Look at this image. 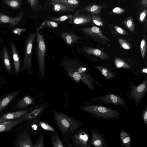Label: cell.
I'll return each mask as SVG.
<instances>
[{
	"label": "cell",
	"instance_id": "cell-13",
	"mask_svg": "<svg viewBox=\"0 0 147 147\" xmlns=\"http://www.w3.org/2000/svg\"><path fill=\"white\" fill-rule=\"evenodd\" d=\"M92 139L90 145L94 147H107L105 140V135L95 129H91Z\"/></svg>",
	"mask_w": 147,
	"mask_h": 147
},
{
	"label": "cell",
	"instance_id": "cell-23",
	"mask_svg": "<svg viewBox=\"0 0 147 147\" xmlns=\"http://www.w3.org/2000/svg\"><path fill=\"white\" fill-rule=\"evenodd\" d=\"M121 145L125 147H130L132 144L131 139L128 134L123 130H121L119 134Z\"/></svg>",
	"mask_w": 147,
	"mask_h": 147
},
{
	"label": "cell",
	"instance_id": "cell-8",
	"mask_svg": "<svg viewBox=\"0 0 147 147\" xmlns=\"http://www.w3.org/2000/svg\"><path fill=\"white\" fill-rule=\"evenodd\" d=\"M9 51L5 45L0 50V59L3 68L7 73L11 75L14 74V67L12 65Z\"/></svg>",
	"mask_w": 147,
	"mask_h": 147
},
{
	"label": "cell",
	"instance_id": "cell-16",
	"mask_svg": "<svg viewBox=\"0 0 147 147\" xmlns=\"http://www.w3.org/2000/svg\"><path fill=\"white\" fill-rule=\"evenodd\" d=\"M34 145L31 138L26 132L20 136L17 143V146L18 147H32Z\"/></svg>",
	"mask_w": 147,
	"mask_h": 147
},
{
	"label": "cell",
	"instance_id": "cell-3",
	"mask_svg": "<svg viewBox=\"0 0 147 147\" xmlns=\"http://www.w3.org/2000/svg\"><path fill=\"white\" fill-rule=\"evenodd\" d=\"M79 108L90 115L109 121L120 118L121 114L118 110L100 104L85 102Z\"/></svg>",
	"mask_w": 147,
	"mask_h": 147
},
{
	"label": "cell",
	"instance_id": "cell-22",
	"mask_svg": "<svg viewBox=\"0 0 147 147\" xmlns=\"http://www.w3.org/2000/svg\"><path fill=\"white\" fill-rule=\"evenodd\" d=\"M30 110V109H26L14 112L8 113L1 116L0 118L5 120L15 119L25 115Z\"/></svg>",
	"mask_w": 147,
	"mask_h": 147
},
{
	"label": "cell",
	"instance_id": "cell-14",
	"mask_svg": "<svg viewBox=\"0 0 147 147\" xmlns=\"http://www.w3.org/2000/svg\"><path fill=\"white\" fill-rule=\"evenodd\" d=\"M23 16L22 12H20L16 17L12 18L0 12V23L8 24L11 26L14 27L16 26L20 22Z\"/></svg>",
	"mask_w": 147,
	"mask_h": 147
},
{
	"label": "cell",
	"instance_id": "cell-7",
	"mask_svg": "<svg viewBox=\"0 0 147 147\" xmlns=\"http://www.w3.org/2000/svg\"><path fill=\"white\" fill-rule=\"evenodd\" d=\"M130 91L126 92L128 98L134 100L135 106H137L141 103L147 92V80H145L142 83L136 86L132 83L130 86Z\"/></svg>",
	"mask_w": 147,
	"mask_h": 147
},
{
	"label": "cell",
	"instance_id": "cell-33",
	"mask_svg": "<svg viewBox=\"0 0 147 147\" xmlns=\"http://www.w3.org/2000/svg\"><path fill=\"white\" fill-rule=\"evenodd\" d=\"M39 125L41 129L45 130L52 132L55 131L54 128L45 122L39 121Z\"/></svg>",
	"mask_w": 147,
	"mask_h": 147
},
{
	"label": "cell",
	"instance_id": "cell-18",
	"mask_svg": "<svg viewBox=\"0 0 147 147\" xmlns=\"http://www.w3.org/2000/svg\"><path fill=\"white\" fill-rule=\"evenodd\" d=\"M83 50L87 54L99 57L102 59H107L109 58L106 53L98 49L88 47L83 48Z\"/></svg>",
	"mask_w": 147,
	"mask_h": 147
},
{
	"label": "cell",
	"instance_id": "cell-48",
	"mask_svg": "<svg viewBox=\"0 0 147 147\" xmlns=\"http://www.w3.org/2000/svg\"><path fill=\"white\" fill-rule=\"evenodd\" d=\"M1 62L0 59V74L1 73Z\"/></svg>",
	"mask_w": 147,
	"mask_h": 147
},
{
	"label": "cell",
	"instance_id": "cell-28",
	"mask_svg": "<svg viewBox=\"0 0 147 147\" xmlns=\"http://www.w3.org/2000/svg\"><path fill=\"white\" fill-rule=\"evenodd\" d=\"M7 5L14 9L19 8L21 5L22 0H3Z\"/></svg>",
	"mask_w": 147,
	"mask_h": 147
},
{
	"label": "cell",
	"instance_id": "cell-49",
	"mask_svg": "<svg viewBox=\"0 0 147 147\" xmlns=\"http://www.w3.org/2000/svg\"><path fill=\"white\" fill-rule=\"evenodd\" d=\"M5 121V120L0 118V123L3 122Z\"/></svg>",
	"mask_w": 147,
	"mask_h": 147
},
{
	"label": "cell",
	"instance_id": "cell-47",
	"mask_svg": "<svg viewBox=\"0 0 147 147\" xmlns=\"http://www.w3.org/2000/svg\"><path fill=\"white\" fill-rule=\"evenodd\" d=\"M142 71L143 73H147V69L146 68H144L142 70Z\"/></svg>",
	"mask_w": 147,
	"mask_h": 147
},
{
	"label": "cell",
	"instance_id": "cell-44",
	"mask_svg": "<svg viewBox=\"0 0 147 147\" xmlns=\"http://www.w3.org/2000/svg\"><path fill=\"white\" fill-rule=\"evenodd\" d=\"M23 30V29H21L20 28H17L13 30V32L14 34H18L21 32Z\"/></svg>",
	"mask_w": 147,
	"mask_h": 147
},
{
	"label": "cell",
	"instance_id": "cell-17",
	"mask_svg": "<svg viewBox=\"0 0 147 147\" xmlns=\"http://www.w3.org/2000/svg\"><path fill=\"white\" fill-rule=\"evenodd\" d=\"M53 7V10L56 12L61 13H65L69 12H74L76 7L64 4L50 2Z\"/></svg>",
	"mask_w": 147,
	"mask_h": 147
},
{
	"label": "cell",
	"instance_id": "cell-11",
	"mask_svg": "<svg viewBox=\"0 0 147 147\" xmlns=\"http://www.w3.org/2000/svg\"><path fill=\"white\" fill-rule=\"evenodd\" d=\"M9 45L11 51L14 74L17 77H18L21 71L22 61L21 60L18 50L15 43L10 40L9 42Z\"/></svg>",
	"mask_w": 147,
	"mask_h": 147
},
{
	"label": "cell",
	"instance_id": "cell-5",
	"mask_svg": "<svg viewBox=\"0 0 147 147\" xmlns=\"http://www.w3.org/2000/svg\"><path fill=\"white\" fill-rule=\"evenodd\" d=\"M85 102L99 104H112L115 106L120 105L126 110H129V107L124 98L117 94L109 92L102 96H98L91 97L88 99Z\"/></svg>",
	"mask_w": 147,
	"mask_h": 147
},
{
	"label": "cell",
	"instance_id": "cell-20",
	"mask_svg": "<svg viewBox=\"0 0 147 147\" xmlns=\"http://www.w3.org/2000/svg\"><path fill=\"white\" fill-rule=\"evenodd\" d=\"M38 96L31 97L28 96H25L21 98L16 105V107L18 109H24L34 103L36 99Z\"/></svg>",
	"mask_w": 147,
	"mask_h": 147
},
{
	"label": "cell",
	"instance_id": "cell-35",
	"mask_svg": "<svg viewBox=\"0 0 147 147\" xmlns=\"http://www.w3.org/2000/svg\"><path fill=\"white\" fill-rule=\"evenodd\" d=\"M118 41L122 47L126 50H129L131 49L130 45L125 40L121 38H119Z\"/></svg>",
	"mask_w": 147,
	"mask_h": 147
},
{
	"label": "cell",
	"instance_id": "cell-27",
	"mask_svg": "<svg viewBox=\"0 0 147 147\" xmlns=\"http://www.w3.org/2000/svg\"><path fill=\"white\" fill-rule=\"evenodd\" d=\"M125 27L131 32H134L135 27L134 20L131 16L127 17L122 21Z\"/></svg>",
	"mask_w": 147,
	"mask_h": 147
},
{
	"label": "cell",
	"instance_id": "cell-6",
	"mask_svg": "<svg viewBox=\"0 0 147 147\" xmlns=\"http://www.w3.org/2000/svg\"><path fill=\"white\" fill-rule=\"evenodd\" d=\"M44 22L36 32L37 46V57L39 67V74L40 77L44 78L45 76V55L46 47L43 36L39 32V30L44 25Z\"/></svg>",
	"mask_w": 147,
	"mask_h": 147
},
{
	"label": "cell",
	"instance_id": "cell-39",
	"mask_svg": "<svg viewBox=\"0 0 147 147\" xmlns=\"http://www.w3.org/2000/svg\"><path fill=\"white\" fill-rule=\"evenodd\" d=\"M46 18L45 20V24L44 25L50 28H57L58 26L59 23L58 22L51 21L49 20H46Z\"/></svg>",
	"mask_w": 147,
	"mask_h": 147
},
{
	"label": "cell",
	"instance_id": "cell-51",
	"mask_svg": "<svg viewBox=\"0 0 147 147\" xmlns=\"http://www.w3.org/2000/svg\"><path fill=\"white\" fill-rule=\"evenodd\" d=\"M2 122H0V124L1 123H2Z\"/></svg>",
	"mask_w": 147,
	"mask_h": 147
},
{
	"label": "cell",
	"instance_id": "cell-41",
	"mask_svg": "<svg viewBox=\"0 0 147 147\" xmlns=\"http://www.w3.org/2000/svg\"><path fill=\"white\" fill-rule=\"evenodd\" d=\"M112 13L115 14H120L125 12L123 9L119 7H116L113 8L112 10Z\"/></svg>",
	"mask_w": 147,
	"mask_h": 147
},
{
	"label": "cell",
	"instance_id": "cell-29",
	"mask_svg": "<svg viewBox=\"0 0 147 147\" xmlns=\"http://www.w3.org/2000/svg\"><path fill=\"white\" fill-rule=\"evenodd\" d=\"M91 16L92 23L99 26H103V19L101 16L96 14H92Z\"/></svg>",
	"mask_w": 147,
	"mask_h": 147
},
{
	"label": "cell",
	"instance_id": "cell-12",
	"mask_svg": "<svg viewBox=\"0 0 147 147\" xmlns=\"http://www.w3.org/2000/svg\"><path fill=\"white\" fill-rule=\"evenodd\" d=\"M80 29L85 34L90 37L105 41H110L102 32L101 30L97 26L82 28Z\"/></svg>",
	"mask_w": 147,
	"mask_h": 147
},
{
	"label": "cell",
	"instance_id": "cell-31",
	"mask_svg": "<svg viewBox=\"0 0 147 147\" xmlns=\"http://www.w3.org/2000/svg\"><path fill=\"white\" fill-rule=\"evenodd\" d=\"M115 64L118 68H124L130 69L129 65L123 60L118 58H116L115 60Z\"/></svg>",
	"mask_w": 147,
	"mask_h": 147
},
{
	"label": "cell",
	"instance_id": "cell-37",
	"mask_svg": "<svg viewBox=\"0 0 147 147\" xmlns=\"http://www.w3.org/2000/svg\"><path fill=\"white\" fill-rule=\"evenodd\" d=\"M141 117L144 125L147 126V105L143 109L141 112Z\"/></svg>",
	"mask_w": 147,
	"mask_h": 147
},
{
	"label": "cell",
	"instance_id": "cell-25",
	"mask_svg": "<svg viewBox=\"0 0 147 147\" xmlns=\"http://www.w3.org/2000/svg\"><path fill=\"white\" fill-rule=\"evenodd\" d=\"M51 139L54 147H64V146L59 135L56 132H50Z\"/></svg>",
	"mask_w": 147,
	"mask_h": 147
},
{
	"label": "cell",
	"instance_id": "cell-32",
	"mask_svg": "<svg viewBox=\"0 0 147 147\" xmlns=\"http://www.w3.org/2000/svg\"><path fill=\"white\" fill-rule=\"evenodd\" d=\"M146 36L145 34L143 35V38L142 39L140 44V49L141 55L142 58L144 59L145 56L146 43Z\"/></svg>",
	"mask_w": 147,
	"mask_h": 147
},
{
	"label": "cell",
	"instance_id": "cell-46",
	"mask_svg": "<svg viewBox=\"0 0 147 147\" xmlns=\"http://www.w3.org/2000/svg\"><path fill=\"white\" fill-rule=\"evenodd\" d=\"M3 43V38L0 37V46L2 45Z\"/></svg>",
	"mask_w": 147,
	"mask_h": 147
},
{
	"label": "cell",
	"instance_id": "cell-45",
	"mask_svg": "<svg viewBox=\"0 0 147 147\" xmlns=\"http://www.w3.org/2000/svg\"><path fill=\"white\" fill-rule=\"evenodd\" d=\"M142 5L144 9H146L147 7V0H142Z\"/></svg>",
	"mask_w": 147,
	"mask_h": 147
},
{
	"label": "cell",
	"instance_id": "cell-30",
	"mask_svg": "<svg viewBox=\"0 0 147 147\" xmlns=\"http://www.w3.org/2000/svg\"><path fill=\"white\" fill-rule=\"evenodd\" d=\"M96 68L101 71L102 74L107 80L115 77L113 74L106 68L100 66H97L96 67Z\"/></svg>",
	"mask_w": 147,
	"mask_h": 147
},
{
	"label": "cell",
	"instance_id": "cell-40",
	"mask_svg": "<svg viewBox=\"0 0 147 147\" xmlns=\"http://www.w3.org/2000/svg\"><path fill=\"white\" fill-rule=\"evenodd\" d=\"M113 28L115 31L119 34L123 35H127L128 34L126 31L119 26L115 25L114 26Z\"/></svg>",
	"mask_w": 147,
	"mask_h": 147
},
{
	"label": "cell",
	"instance_id": "cell-10",
	"mask_svg": "<svg viewBox=\"0 0 147 147\" xmlns=\"http://www.w3.org/2000/svg\"><path fill=\"white\" fill-rule=\"evenodd\" d=\"M72 17L68 20V22L74 25H81L92 23L91 15L85 14L78 10L74 11Z\"/></svg>",
	"mask_w": 147,
	"mask_h": 147
},
{
	"label": "cell",
	"instance_id": "cell-36",
	"mask_svg": "<svg viewBox=\"0 0 147 147\" xmlns=\"http://www.w3.org/2000/svg\"><path fill=\"white\" fill-rule=\"evenodd\" d=\"M33 10L36 11L40 5L39 0H27Z\"/></svg>",
	"mask_w": 147,
	"mask_h": 147
},
{
	"label": "cell",
	"instance_id": "cell-42",
	"mask_svg": "<svg viewBox=\"0 0 147 147\" xmlns=\"http://www.w3.org/2000/svg\"><path fill=\"white\" fill-rule=\"evenodd\" d=\"M146 9H145L140 13L139 16V20L140 22H142L144 21L146 19Z\"/></svg>",
	"mask_w": 147,
	"mask_h": 147
},
{
	"label": "cell",
	"instance_id": "cell-24",
	"mask_svg": "<svg viewBox=\"0 0 147 147\" xmlns=\"http://www.w3.org/2000/svg\"><path fill=\"white\" fill-rule=\"evenodd\" d=\"M104 6L98 4H91L87 5L83 7V9L84 11L92 14H99L101 9Z\"/></svg>",
	"mask_w": 147,
	"mask_h": 147
},
{
	"label": "cell",
	"instance_id": "cell-4",
	"mask_svg": "<svg viewBox=\"0 0 147 147\" xmlns=\"http://www.w3.org/2000/svg\"><path fill=\"white\" fill-rule=\"evenodd\" d=\"M36 32L29 35L24 42V54L22 61L21 71H26L28 74H33L32 63V52L34 42L36 36Z\"/></svg>",
	"mask_w": 147,
	"mask_h": 147
},
{
	"label": "cell",
	"instance_id": "cell-15",
	"mask_svg": "<svg viewBox=\"0 0 147 147\" xmlns=\"http://www.w3.org/2000/svg\"><path fill=\"white\" fill-rule=\"evenodd\" d=\"M20 92V90L13 91L0 99V112L15 98Z\"/></svg>",
	"mask_w": 147,
	"mask_h": 147
},
{
	"label": "cell",
	"instance_id": "cell-9",
	"mask_svg": "<svg viewBox=\"0 0 147 147\" xmlns=\"http://www.w3.org/2000/svg\"><path fill=\"white\" fill-rule=\"evenodd\" d=\"M74 144L76 146L90 147L89 136L86 128L78 130L72 136Z\"/></svg>",
	"mask_w": 147,
	"mask_h": 147
},
{
	"label": "cell",
	"instance_id": "cell-1",
	"mask_svg": "<svg viewBox=\"0 0 147 147\" xmlns=\"http://www.w3.org/2000/svg\"><path fill=\"white\" fill-rule=\"evenodd\" d=\"M62 65L66 74L75 82L78 83L81 80L90 90L95 89L91 78L86 72V68L81 66L78 61L66 59L62 61Z\"/></svg>",
	"mask_w": 147,
	"mask_h": 147
},
{
	"label": "cell",
	"instance_id": "cell-50",
	"mask_svg": "<svg viewBox=\"0 0 147 147\" xmlns=\"http://www.w3.org/2000/svg\"><path fill=\"white\" fill-rule=\"evenodd\" d=\"M122 0L123 1H125L124 0Z\"/></svg>",
	"mask_w": 147,
	"mask_h": 147
},
{
	"label": "cell",
	"instance_id": "cell-43",
	"mask_svg": "<svg viewBox=\"0 0 147 147\" xmlns=\"http://www.w3.org/2000/svg\"><path fill=\"white\" fill-rule=\"evenodd\" d=\"M7 83L6 80L3 77H0V88L4 85L5 84Z\"/></svg>",
	"mask_w": 147,
	"mask_h": 147
},
{
	"label": "cell",
	"instance_id": "cell-38",
	"mask_svg": "<svg viewBox=\"0 0 147 147\" xmlns=\"http://www.w3.org/2000/svg\"><path fill=\"white\" fill-rule=\"evenodd\" d=\"M34 147H44V137L43 134L39 138L34 145Z\"/></svg>",
	"mask_w": 147,
	"mask_h": 147
},
{
	"label": "cell",
	"instance_id": "cell-26",
	"mask_svg": "<svg viewBox=\"0 0 147 147\" xmlns=\"http://www.w3.org/2000/svg\"><path fill=\"white\" fill-rule=\"evenodd\" d=\"M50 2L61 3L76 7L80 3L79 0H49Z\"/></svg>",
	"mask_w": 147,
	"mask_h": 147
},
{
	"label": "cell",
	"instance_id": "cell-34",
	"mask_svg": "<svg viewBox=\"0 0 147 147\" xmlns=\"http://www.w3.org/2000/svg\"><path fill=\"white\" fill-rule=\"evenodd\" d=\"M73 16L72 14H67L62 15L57 18H50V19L53 21L57 22H63L71 18Z\"/></svg>",
	"mask_w": 147,
	"mask_h": 147
},
{
	"label": "cell",
	"instance_id": "cell-2",
	"mask_svg": "<svg viewBox=\"0 0 147 147\" xmlns=\"http://www.w3.org/2000/svg\"><path fill=\"white\" fill-rule=\"evenodd\" d=\"M53 112L56 124L65 139L72 137L83 125L81 121L75 120L63 112L54 110Z\"/></svg>",
	"mask_w": 147,
	"mask_h": 147
},
{
	"label": "cell",
	"instance_id": "cell-21",
	"mask_svg": "<svg viewBox=\"0 0 147 147\" xmlns=\"http://www.w3.org/2000/svg\"><path fill=\"white\" fill-rule=\"evenodd\" d=\"M60 36L65 42L69 45L77 42L80 38L75 34L68 32H63L61 33Z\"/></svg>",
	"mask_w": 147,
	"mask_h": 147
},
{
	"label": "cell",
	"instance_id": "cell-52",
	"mask_svg": "<svg viewBox=\"0 0 147 147\" xmlns=\"http://www.w3.org/2000/svg\"><path fill=\"white\" fill-rule=\"evenodd\" d=\"M134 0V1H135L136 0Z\"/></svg>",
	"mask_w": 147,
	"mask_h": 147
},
{
	"label": "cell",
	"instance_id": "cell-19",
	"mask_svg": "<svg viewBox=\"0 0 147 147\" xmlns=\"http://www.w3.org/2000/svg\"><path fill=\"white\" fill-rule=\"evenodd\" d=\"M23 121H24L22 118L20 120L12 119L4 121L0 124V133L10 130L18 123Z\"/></svg>",
	"mask_w": 147,
	"mask_h": 147
}]
</instances>
